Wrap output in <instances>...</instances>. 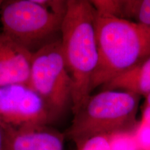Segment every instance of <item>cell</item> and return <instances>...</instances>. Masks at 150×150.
<instances>
[{
	"instance_id": "obj_13",
	"label": "cell",
	"mask_w": 150,
	"mask_h": 150,
	"mask_svg": "<svg viewBox=\"0 0 150 150\" xmlns=\"http://www.w3.org/2000/svg\"><path fill=\"white\" fill-rule=\"evenodd\" d=\"M37 2L51 12L64 17L67 11V1L63 0H36Z\"/></svg>"
},
{
	"instance_id": "obj_15",
	"label": "cell",
	"mask_w": 150,
	"mask_h": 150,
	"mask_svg": "<svg viewBox=\"0 0 150 150\" xmlns=\"http://www.w3.org/2000/svg\"><path fill=\"white\" fill-rule=\"evenodd\" d=\"M0 150H5L4 131L1 126H0Z\"/></svg>"
},
{
	"instance_id": "obj_3",
	"label": "cell",
	"mask_w": 150,
	"mask_h": 150,
	"mask_svg": "<svg viewBox=\"0 0 150 150\" xmlns=\"http://www.w3.org/2000/svg\"><path fill=\"white\" fill-rule=\"evenodd\" d=\"M140 99L138 95L117 90L91 95L73 113L66 136L76 144L97 135L133 130L138 123Z\"/></svg>"
},
{
	"instance_id": "obj_5",
	"label": "cell",
	"mask_w": 150,
	"mask_h": 150,
	"mask_svg": "<svg viewBox=\"0 0 150 150\" xmlns=\"http://www.w3.org/2000/svg\"><path fill=\"white\" fill-rule=\"evenodd\" d=\"M45 104L53 121L72 106V81L67 70L61 41L50 43L33 54L29 83Z\"/></svg>"
},
{
	"instance_id": "obj_1",
	"label": "cell",
	"mask_w": 150,
	"mask_h": 150,
	"mask_svg": "<svg viewBox=\"0 0 150 150\" xmlns=\"http://www.w3.org/2000/svg\"><path fill=\"white\" fill-rule=\"evenodd\" d=\"M96 11L91 1L67 0L61 29V46L72 81L74 113L91 95V84L99 61Z\"/></svg>"
},
{
	"instance_id": "obj_4",
	"label": "cell",
	"mask_w": 150,
	"mask_h": 150,
	"mask_svg": "<svg viewBox=\"0 0 150 150\" xmlns=\"http://www.w3.org/2000/svg\"><path fill=\"white\" fill-rule=\"evenodd\" d=\"M0 14L2 32L31 54L60 40L63 17L36 0L3 1Z\"/></svg>"
},
{
	"instance_id": "obj_12",
	"label": "cell",
	"mask_w": 150,
	"mask_h": 150,
	"mask_svg": "<svg viewBox=\"0 0 150 150\" xmlns=\"http://www.w3.org/2000/svg\"><path fill=\"white\" fill-rule=\"evenodd\" d=\"M77 150H111L108 135L101 134L90 137L76 143Z\"/></svg>"
},
{
	"instance_id": "obj_9",
	"label": "cell",
	"mask_w": 150,
	"mask_h": 150,
	"mask_svg": "<svg viewBox=\"0 0 150 150\" xmlns=\"http://www.w3.org/2000/svg\"><path fill=\"white\" fill-rule=\"evenodd\" d=\"M102 88L129 92L140 97L147 96L150 93V57L112 79Z\"/></svg>"
},
{
	"instance_id": "obj_14",
	"label": "cell",
	"mask_w": 150,
	"mask_h": 150,
	"mask_svg": "<svg viewBox=\"0 0 150 150\" xmlns=\"http://www.w3.org/2000/svg\"><path fill=\"white\" fill-rule=\"evenodd\" d=\"M140 122L150 125V93L145 97V102L142 107Z\"/></svg>"
},
{
	"instance_id": "obj_11",
	"label": "cell",
	"mask_w": 150,
	"mask_h": 150,
	"mask_svg": "<svg viewBox=\"0 0 150 150\" xmlns=\"http://www.w3.org/2000/svg\"><path fill=\"white\" fill-rule=\"evenodd\" d=\"M111 150H141L133 130L117 131L108 135Z\"/></svg>"
},
{
	"instance_id": "obj_7",
	"label": "cell",
	"mask_w": 150,
	"mask_h": 150,
	"mask_svg": "<svg viewBox=\"0 0 150 150\" xmlns=\"http://www.w3.org/2000/svg\"><path fill=\"white\" fill-rule=\"evenodd\" d=\"M33 54L0 32V87L28 84Z\"/></svg>"
},
{
	"instance_id": "obj_6",
	"label": "cell",
	"mask_w": 150,
	"mask_h": 150,
	"mask_svg": "<svg viewBox=\"0 0 150 150\" xmlns=\"http://www.w3.org/2000/svg\"><path fill=\"white\" fill-rule=\"evenodd\" d=\"M53 122L42 99L28 84L0 87V126L2 129L50 126Z\"/></svg>"
},
{
	"instance_id": "obj_10",
	"label": "cell",
	"mask_w": 150,
	"mask_h": 150,
	"mask_svg": "<svg viewBox=\"0 0 150 150\" xmlns=\"http://www.w3.org/2000/svg\"><path fill=\"white\" fill-rule=\"evenodd\" d=\"M122 18L131 20L150 28V0L123 1Z\"/></svg>"
},
{
	"instance_id": "obj_16",
	"label": "cell",
	"mask_w": 150,
	"mask_h": 150,
	"mask_svg": "<svg viewBox=\"0 0 150 150\" xmlns=\"http://www.w3.org/2000/svg\"><path fill=\"white\" fill-rule=\"evenodd\" d=\"M2 3H3V1H1V0H0V8H1V4H2Z\"/></svg>"
},
{
	"instance_id": "obj_2",
	"label": "cell",
	"mask_w": 150,
	"mask_h": 150,
	"mask_svg": "<svg viewBox=\"0 0 150 150\" xmlns=\"http://www.w3.org/2000/svg\"><path fill=\"white\" fill-rule=\"evenodd\" d=\"M95 31L99 61L91 92L150 57L149 27L96 13Z\"/></svg>"
},
{
	"instance_id": "obj_8",
	"label": "cell",
	"mask_w": 150,
	"mask_h": 150,
	"mask_svg": "<svg viewBox=\"0 0 150 150\" xmlns=\"http://www.w3.org/2000/svg\"><path fill=\"white\" fill-rule=\"evenodd\" d=\"M5 150H63L65 136L50 126L2 129Z\"/></svg>"
}]
</instances>
